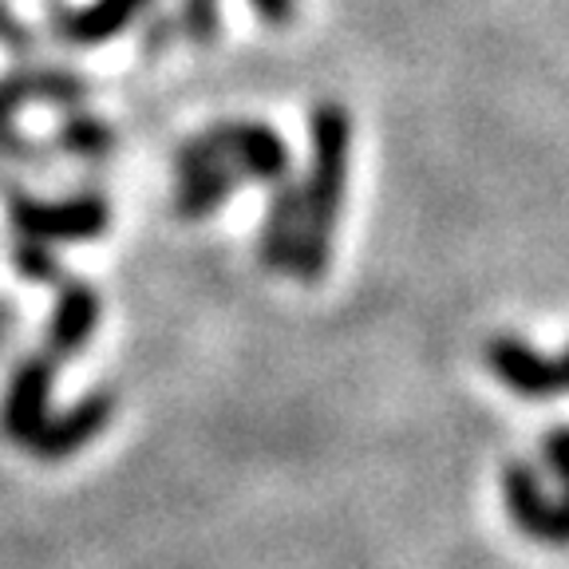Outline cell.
Masks as SVG:
<instances>
[{"label":"cell","instance_id":"6da1fadb","mask_svg":"<svg viewBox=\"0 0 569 569\" xmlns=\"http://www.w3.org/2000/svg\"><path fill=\"white\" fill-rule=\"evenodd\" d=\"M348 167H352V116L337 99H325L309 111V174L301 182V238L289 273L317 284L329 273L332 233L340 222V206L348 190Z\"/></svg>","mask_w":569,"mask_h":569},{"label":"cell","instance_id":"7a4b0ae2","mask_svg":"<svg viewBox=\"0 0 569 569\" xmlns=\"http://www.w3.org/2000/svg\"><path fill=\"white\" fill-rule=\"evenodd\" d=\"M213 159L230 162L241 174V182L249 178V182H261V187L284 182L289 167H293L289 142L269 123H261V119H222V123H210L206 131L190 134L174 151V174Z\"/></svg>","mask_w":569,"mask_h":569},{"label":"cell","instance_id":"3957f363","mask_svg":"<svg viewBox=\"0 0 569 569\" xmlns=\"http://www.w3.org/2000/svg\"><path fill=\"white\" fill-rule=\"evenodd\" d=\"M4 213H9L17 238L36 241H96L111 230V202L99 190H80V194L44 202L32 190L4 182Z\"/></svg>","mask_w":569,"mask_h":569},{"label":"cell","instance_id":"277c9868","mask_svg":"<svg viewBox=\"0 0 569 569\" xmlns=\"http://www.w3.org/2000/svg\"><path fill=\"white\" fill-rule=\"evenodd\" d=\"M154 0H91V4H68V0H44L48 36L63 48H99L111 44L127 28L139 24Z\"/></svg>","mask_w":569,"mask_h":569},{"label":"cell","instance_id":"5b68a950","mask_svg":"<svg viewBox=\"0 0 569 569\" xmlns=\"http://www.w3.org/2000/svg\"><path fill=\"white\" fill-rule=\"evenodd\" d=\"M111 416H116V396L107 388L88 391V396L71 403L68 411L48 416L44 423H40V431L28 439L24 451L36 455L40 462H63V459H71V455H80L91 439L103 436Z\"/></svg>","mask_w":569,"mask_h":569},{"label":"cell","instance_id":"8992f818","mask_svg":"<svg viewBox=\"0 0 569 569\" xmlns=\"http://www.w3.org/2000/svg\"><path fill=\"white\" fill-rule=\"evenodd\" d=\"M52 388H56V360L48 352H36L20 360L9 380V391L0 400V431L17 447H28V439L40 431L52 416Z\"/></svg>","mask_w":569,"mask_h":569},{"label":"cell","instance_id":"52a82bcc","mask_svg":"<svg viewBox=\"0 0 569 569\" xmlns=\"http://www.w3.org/2000/svg\"><path fill=\"white\" fill-rule=\"evenodd\" d=\"M99 317H103V297H99L96 284L80 281V277H63L56 284V305L44 329V352L52 356L56 365L80 356L88 348V340L96 337Z\"/></svg>","mask_w":569,"mask_h":569},{"label":"cell","instance_id":"ba28073f","mask_svg":"<svg viewBox=\"0 0 569 569\" xmlns=\"http://www.w3.org/2000/svg\"><path fill=\"white\" fill-rule=\"evenodd\" d=\"M487 365L498 376L502 388H510L522 400H550L561 391L558 365L550 356H542L530 340L515 337V332H498L487 345Z\"/></svg>","mask_w":569,"mask_h":569},{"label":"cell","instance_id":"9c48e42d","mask_svg":"<svg viewBox=\"0 0 569 569\" xmlns=\"http://www.w3.org/2000/svg\"><path fill=\"white\" fill-rule=\"evenodd\" d=\"M502 502H507V515L518 526V533L542 546L553 542V495L538 475V462L510 459L502 467Z\"/></svg>","mask_w":569,"mask_h":569},{"label":"cell","instance_id":"30bf717a","mask_svg":"<svg viewBox=\"0 0 569 569\" xmlns=\"http://www.w3.org/2000/svg\"><path fill=\"white\" fill-rule=\"evenodd\" d=\"M301 182H277L269 187V206H266V222L258 233V261L269 273H284L293 266L297 253V238H301Z\"/></svg>","mask_w":569,"mask_h":569},{"label":"cell","instance_id":"8fae6325","mask_svg":"<svg viewBox=\"0 0 569 569\" xmlns=\"http://www.w3.org/2000/svg\"><path fill=\"white\" fill-rule=\"evenodd\" d=\"M174 178V213L182 222H202V218L218 213L241 187V174L226 159L202 162V167L182 170Z\"/></svg>","mask_w":569,"mask_h":569},{"label":"cell","instance_id":"7c38bea8","mask_svg":"<svg viewBox=\"0 0 569 569\" xmlns=\"http://www.w3.org/2000/svg\"><path fill=\"white\" fill-rule=\"evenodd\" d=\"M32 103V83H28V63L0 76V159L9 162H40V147L17 127V116Z\"/></svg>","mask_w":569,"mask_h":569},{"label":"cell","instance_id":"4fadbf2b","mask_svg":"<svg viewBox=\"0 0 569 569\" xmlns=\"http://www.w3.org/2000/svg\"><path fill=\"white\" fill-rule=\"evenodd\" d=\"M52 142H56V151L71 154V159L103 162L107 154L116 151L119 134L107 119H99V116H91V111H83V107H76V111H63Z\"/></svg>","mask_w":569,"mask_h":569},{"label":"cell","instance_id":"5bb4252c","mask_svg":"<svg viewBox=\"0 0 569 569\" xmlns=\"http://www.w3.org/2000/svg\"><path fill=\"white\" fill-rule=\"evenodd\" d=\"M28 83H32V103L56 107V111H76L91 96V83L80 71L56 68V63H28Z\"/></svg>","mask_w":569,"mask_h":569},{"label":"cell","instance_id":"9a60e30c","mask_svg":"<svg viewBox=\"0 0 569 569\" xmlns=\"http://www.w3.org/2000/svg\"><path fill=\"white\" fill-rule=\"evenodd\" d=\"M542 462L546 471L558 482V498H553V542L550 546H569V423L546 431L542 439Z\"/></svg>","mask_w":569,"mask_h":569},{"label":"cell","instance_id":"2e32d148","mask_svg":"<svg viewBox=\"0 0 569 569\" xmlns=\"http://www.w3.org/2000/svg\"><path fill=\"white\" fill-rule=\"evenodd\" d=\"M178 32L194 48L222 40V0H178Z\"/></svg>","mask_w":569,"mask_h":569},{"label":"cell","instance_id":"e0dca14e","mask_svg":"<svg viewBox=\"0 0 569 569\" xmlns=\"http://www.w3.org/2000/svg\"><path fill=\"white\" fill-rule=\"evenodd\" d=\"M12 266L24 281L32 284H60L63 281V266L60 258L52 253L48 241H36V238H17L12 241Z\"/></svg>","mask_w":569,"mask_h":569},{"label":"cell","instance_id":"ac0fdd59","mask_svg":"<svg viewBox=\"0 0 569 569\" xmlns=\"http://www.w3.org/2000/svg\"><path fill=\"white\" fill-rule=\"evenodd\" d=\"M178 40H182V32H178L174 12H151L139 32V52L147 56V60H154V56H167Z\"/></svg>","mask_w":569,"mask_h":569},{"label":"cell","instance_id":"d6986e66","mask_svg":"<svg viewBox=\"0 0 569 569\" xmlns=\"http://www.w3.org/2000/svg\"><path fill=\"white\" fill-rule=\"evenodd\" d=\"M0 44L9 48L17 60H32L36 48H40V40H36V32L24 24V20L12 12L9 0H0Z\"/></svg>","mask_w":569,"mask_h":569},{"label":"cell","instance_id":"ffe728a7","mask_svg":"<svg viewBox=\"0 0 569 569\" xmlns=\"http://www.w3.org/2000/svg\"><path fill=\"white\" fill-rule=\"evenodd\" d=\"M246 4L258 12L269 28H284L297 20V0H246Z\"/></svg>","mask_w":569,"mask_h":569},{"label":"cell","instance_id":"44dd1931","mask_svg":"<svg viewBox=\"0 0 569 569\" xmlns=\"http://www.w3.org/2000/svg\"><path fill=\"white\" fill-rule=\"evenodd\" d=\"M558 365V380H561V391H569V345H566V352L553 360Z\"/></svg>","mask_w":569,"mask_h":569}]
</instances>
